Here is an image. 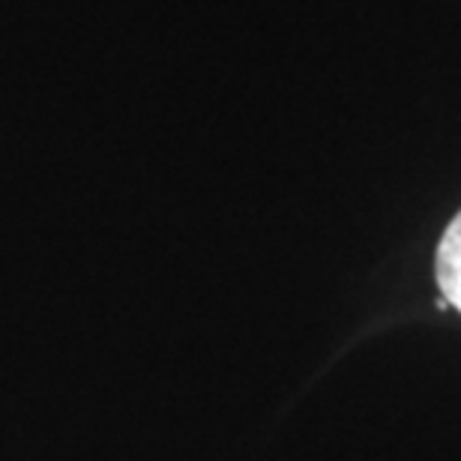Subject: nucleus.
<instances>
[{
    "instance_id": "obj_1",
    "label": "nucleus",
    "mask_w": 461,
    "mask_h": 461,
    "mask_svg": "<svg viewBox=\"0 0 461 461\" xmlns=\"http://www.w3.org/2000/svg\"><path fill=\"white\" fill-rule=\"evenodd\" d=\"M435 276L444 300L461 315V210L453 216V222L447 225L444 237H440Z\"/></svg>"
}]
</instances>
